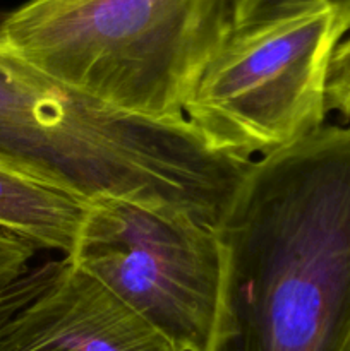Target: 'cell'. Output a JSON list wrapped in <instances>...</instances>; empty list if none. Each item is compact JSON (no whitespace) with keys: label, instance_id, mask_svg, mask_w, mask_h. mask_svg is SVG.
<instances>
[{"label":"cell","instance_id":"8992f818","mask_svg":"<svg viewBox=\"0 0 350 351\" xmlns=\"http://www.w3.org/2000/svg\"><path fill=\"white\" fill-rule=\"evenodd\" d=\"M86 209V202L45 184L0 154V230L36 250H55L67 257Z\"/></svg>","mask_w":350,"mask_h":351},{"label":"cell","instance_id":"277c9868","mask_svg":"<svg viewBox=\"0 0 350 351\" xmlns=\"http://www.w3.org/2000/svg\"><path fill=\"white\" fill-rule=\"evenodd\" d=\"M65 259L177 351H211L223 269L215 228L184 213L100 199Z\"/></svg>","mask_w":350,"mask_h":351},{"label":"cell","instance_id":"30bf717a","mask_svg":"<svg viewBox=\"0 0 350 351\" xmlns=\"http://www.w3.org/2000/svg\"><path fill=\"white\" fill-rule=\"evenodd\" d=\"M34 254L36 249L26 240L0 230V288L19 280L31 267Z\"/></svg>","mask_w":350,"mask_h":351},{"label":"cell","instance_id":"7a4b0ae2","mask_svg":"<svg viewBox=\"0 0 350 351\" xmlns=\"http://www.w3.org/2000/svg\"><path fill=\"white\" fill-rule=\"evenodd\" d=\"M232 0H30L0 19V55L117 112L184 119L232 27Z\"/></svg>","mask_w":350,"mask_h":351},{"label":"cell","instance_id":"8fae6325","mask_svg":"<svg viewBox=\"0 0 350 351\" xmlns=\"http://www.w3.org/2000/svg\"><path fill=\"white\" fill-rule=\"evenodd\" d=\"M345 351H350V343H349V345H347V348H345Z\"/></svg>","mask_w":350,"mask_h":351},{"label":"cell","instance_id":"3957f363","mask_svg":"<svg viewBox=\"0 0 350 351\" xmlns=\"http://www.w3.org/2000/svg\"><path fill=\"white\" fill-rule=\"evenodd\" d=\"M331 7L230 27L184 105L211 149L254 161L326 125V82L342 40Z\"/></svg>","mask_w":350,"mask_h":351},{"label":"cell","instance_id":"5b68a950","mask_svg":"<svg viewBox=\"0 0 350 351\" xmlns=\"http://www.w3.org/2000/svg\"><path fill=\"white\" fill-rule=\"evenodd\" d=\"M0 351H177L105 287L64 266L0 332Z\"/></svg>","mask_w":350,"mask_h":351},{"label":"cell","instance_id":"52a82bcc","mask_svg":"<svg viewBox=\"0 0 350 351\" xmlns=\"http://www.w3.org/2000/svg\"><path fill=\"white\" fill-rule=\"evenodd\" d=\"M319 3L331 7L342 36L350 33V0H232L230 21L232 27H242Z\"/></svg>","mask_w":350,"mask_h":351},{"label":"cell","instance_id":"6da1fadb","mask_svg":"<svg viewBox=\"0 0 350 351\" xmlns=\"http://www.w3.org/2000/svg\"><path fill=\"white\" fill-rule=\"evenodd\" d=\"M215 232L223 269L211 351H345L350 125L254 160Z\"/></svg>","mask_w":350,"mask_h":351},{"label":"cell","instance_id":"ba28073f","mask_svg":"<svg viewBox=\"0 0 350 351\" xmlns=\"http://www.w3.org/2000/svg\"><path fill=\"white\" fill-rule=\"evenodd\" d=\"M62 266L64 257L60 261H47L38 266H31L19 280L0 288V332L16 317L17 312L23 311L41 291L50 287Z\"/></svg>","mask_w":350,"mask_h":351},{"label":"cell","instance_id":"9c48e42d","mask_svg":"<svg viewBox=\"0 0 350 351\" xmlns=\"http://www.w3.org/2000/svg\"><path fill=\"white\" fill-rule=\"evenodd\" d=\"M328 112H338L350 122V33L333 50L326 82Z\"/></svg>","mask_w":350,"mask_h":351}]
</instances>
